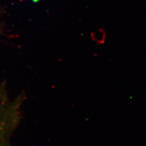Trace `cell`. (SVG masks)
<instances>
[{
  "instance_id": "cell-1",
  "label": "cell",
  "mask_w": 146,
  "mask_h": 146,
  "mask_svg": "<svg viewBox=\"0 0 146 146\" xmlns=\"http://www.w3.org/2000/svg\"><path fill=\"white\" fill-rule=\"evenodd\" d=\"M0 127H1V125H0ZM3 133H2V130H1V129H0V146H4L3 145Z\"/></svg>"
}]
</instances>
